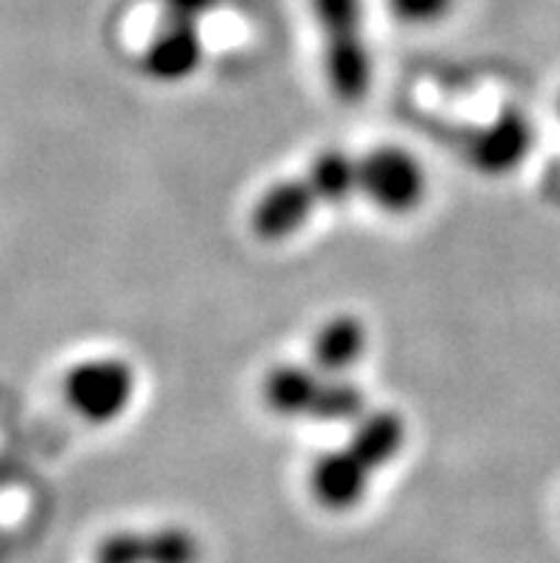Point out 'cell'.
<instances>
[{
  "mask_svg": "<svg viewBox=\"0 0 560 563\" xmlns=\"http://www.w3.org/2000/svg\"><path fill=\"white\" fill-rule=\"evenodd\" d=\"M323 37V71L332 95L358 103L372 89V49L363 32V0H309Z\"/></svg>",
  "mask_w": 560,
  "mask_h": 563,
  "instance_id": "cell-1",
  "label": "cell"
},
{
  "mask_svg": "<svg viewBox=\"0 0 560 563\" xmlns=\"http://www.w3.org/2000/svg\"><path fill=\"white\" fill-rule=\"evenodd\" d=\"M64 400L86 423L118 421L135 398L138 378L123 357H89L64 375Z\"/></svg>",
  "mask_w": 560,
  "mask_h": 563,
  "instance_id": "cell-2",
  "label": "cell"
},
{
  "mask_svg": "<svg viewBox=\"0 0 560 563\" xmlns=\"http://www.w3.org/2000/svg\"><path fill=\"white\" fill-rule=\"evenodd\" d=\"M358 192L366 195L381 212H415L426 195L424 164L404 146H375L358 157Z\"/></svg>",
  "mask_w": 560,
  "mask_h": 563,
  "instance_id": "cell-3",
  "label": "cell"
},
{
  "mask_svg": "<svg viewBox=\"0 0 560 563\" xmlns=\"http://www.w3.org/2000/svg\"><path fill=\"white\" fill-rule=\"evenodd\" d=\"M92 563H200V541L175 523L118 529L95 543Z\"/></svg>",
  "mask_w": 560,
  "mask_h": 563,
  "instance_id": "cell-4",
  "label": "cell"
},
{
  "mask_svg": "<svg viewBox=\"0 0 560 563\" xmlns=\"http://www.w3.org/2000/svg\"><path fill=\"white\" fill-rule=\"evenodd\" d=\"M532 121L520 109L509 107L469 135L466 157L481 175L501 178V175H509L524 164L532 152Z\"/></svg>",
  "mask_w": 560,
  "mask_h": 563,
  "instance_id": "cell-5",
  "label": "cell"
},
{
  "mask_svg": "<svg viewBox=\"0 0 560 563\" xmlns=\"http://www.w3.org/2000/svg\"><path fill=\"white\" fill-rule=\"evenodd\" d=\"M372 475L375 472L349 446L329 450L315 457L312 470H309V493L323 512H352L370 495Z\"/></svg>",
  "mask_w": 560,
  "mask_h": 563,
  "instance_id": "cell-6",
  "label": "cell"
},
{
  "mask_svg": "<svg viewBox=\"0 0 560 563\" xmlns=\"http://www.w3.org/2000/svg\"><path fill=\"white\" fill-rule=\"evenodd\" d=\"M315 207H318V198H315L309 180H277L255 200L252 214H249V227L266 243L286 241V238L298 235L309 223Z\"/></svg>",
  "mask_w": 560,
  "mask_h": 563,
  "instance_id": "cell-7",
  "label": "cell"
},
{
  "mask_svg": "<svg viewBox=\"0 0 560 563\" xmlns=\"http://www.w3.org/2000/svg\"><path fill=\"white\" fill-rule=\"evenodd\" d=\"M204 64V41L198 23L166 21L141 55L143 75L155 84H180Z\"/></svg>",
  "mask_w": 560,
  "mask_h": 563,
  "instance_id": "cell-8",
  "label": "cell"
},
{
  "mask_svg": "<svg viewBox=\"0 0 560 563\" xmlns=\"http://www.w3.org/2000/svg\"><path fill=\"white\" fill-rule=\"evenodd\" d=\"M366 350H370L366 323L355 314H334L315 332L309 355H312V369H318L320 375L347 378L361 364Z\"/></svg>",
  "mask_w": 560,
  "mask_h": 563,
  "instance_id": "cell-9",
  "label": "cell"
},
{
  "mask_svg": "<svg viewBox=\"0 0 560 563\" xmlns=\"http://www.w3.org/2000/svg\"><path fill=\"white\" fill-rule=\"evenodd\" d=\"M406 443V421L395 409L363 412L355 421V432L349 438V450L361 457L372 472L389 466Z\"/></svg>",
  "mask_w": 560,
  "mask_h": 563,
  "instance_id": "cell-10",
  "label": "cell"
},
{
  "mask_svg": "<svg viewBox=\"0 0 560 563\" xmlns=\"http://www.w3.org/2000/svg\"><path fill=\"white\" fill-rule=\"evenodd\" d=\"M323 375L312 366L281 364L263 378V400L281 418H309Z\"/></svg>",
  "mask_w": 560,
  "mask_h": 563,
  "instance_id": "cell-11",
  "label": "cell"
},
{
  "mask_svg": "<svg viewBox=\"0 0 560 563\" xmlns=\"http://www.w3.org/2000/svg\"><path fill=\"white\" fill-rule=\"evenodd\" d=\"M318 203H343L358 192V157L343 150H323L315 155L306 175Z\"/></svg>",
  "mask_w": 560,
  "mask_h": 563,
  "instance_id": "cell-12",
  "label": "cell"
},
{
  "mask_svg": "<svg viewBox=\"0 0 560 563\" xmlns=\"http://www.w3.org/2000/svg\"><path fill=\"white\" fill-rule=\"evenodd\" d=\"M363 412H366V398H363L361 386L352 384L349 378H329V375H323L315 407L309 412L312 421L355 423Z\"/></svg>",
  "mask_w": 560,
  "mask_h": 563,
  "instance_id": "cell-13",
  "label": "cell"
},
{
  "mask_svg": "<svg viewBox=\"0 0 560 563\" xmlns=\"http://www.w3.org/2000/svg\"><path fill=\"white\" fill-rule=\"evenodd\" d=\"M386 9L404 26H435L454 9V0H386Z\"/></svg>",
  "mask_w": 560,
  "mask_h": 563,
  "instance_id": "cell-14",
  "label": "cell"
},
{
  "mask_svg": "<svg viewBox=\"0 0 560 563\" xmlns=\"http://www.w3.org/2000/svg\"><path fill=\"white\" fill-rule=\"evenodd\" d=\"M220 0H161L166 21H184V23H200V18L212 12Z\"/></svg>",
  "mask_w": 560,
  "mask_h": 563,
  "instance_id": "cell-15",
  "label": "cell"
}]
</instances>
